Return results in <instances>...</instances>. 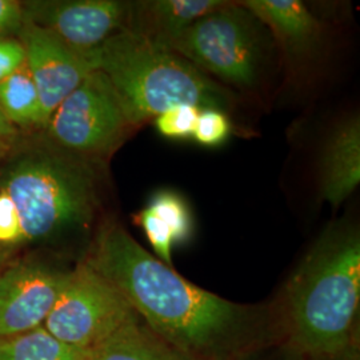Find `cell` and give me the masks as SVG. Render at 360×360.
I'll list each match as a JSON object with an SVG mask.
<instances>
[{
	"instance_id": "cell-1",
	"label": "cell",
	"mask_w": 360,
	"mask_h": 360,
	"mask_svg": "<svg viewBox=\"0 0 360 360\" xmlns=\"http://www.w3.org/2000/svg\"><path fill=\"white\" fill-rule=\"evenodd\" d=\"M84 262L184 359L238 360L283 340L272 302L243 304L207 291L153 257L115 221L99 229Z\"/></svg>"
},
{
	"instance_id": "cell-2",
	"label": "cell",
	"mask_w": 360,
	"mask_h": 360,
	"mask_svg": "<svg viewBox=\"0 0 360 360\" xmlns=\"http://www.w3.org/2000/svg\"><path fill=\"white\" fill-rule=\"evenodd\" d=\"M272 304L284 342L307 359L359 342V230L328 226Z\"/></svg>"
},
{
	"instance_id": "cell-3",
	"label": "cell",
	"mask_w": 360,
	"mask_h": 360,
	"mask_svg": "<svg viewBox=\"0 0 360 360\" xmlns=\"http://www.w3.org/2000/svg\"><path fill=\"white\" fill-rule=\"evenodd\" d=\"M86 56L110 80L135 127L180 104L221 111L231 105L227 90L188 60L129 31Z\"/></svg>"
},
{
	"instance_id": "cell-4",
	"label": "cell",
	"mask_w": 360,
	"mask_h": 360,
	"mask_svg": "<svg viewBox=\"0 0 360 360\" xmlns=\"http://www.w3.org/2000/svg\"><path fill=\"white\" fill-rule=\"evenodd\" d=\"M0 176V193L18 210L22 239L46 240L90 224L96 184L86 160L63 151L34 153L15 159Z\"/></svg>"
},
{
	"instance_id": "cell-5",
	"label": "cell",
	"mask_w": 360,
	"mask_h": 360,
	"mask_svg": "<svg viewBox=\"0 0 360 360\" xmlns=\"http://www.w3.org/2000/svg\"><path fill=\"white\" fill-rule=\"evenodd\" d=\"M257 23L240 3L227 1L188 27L169 50L206 75L248 89L257 83L262 63Z\"/></svg>"
},
{
	"instance_id": "cell-6",
	"label": "cell",
	"mask_w": 360,
	"mask_h": 360,
	"mask_svg": "<svg viewBox=\"0 0 360 360\" xmlns=\"http://www.w3.org/2000/svg\"><path fill=\"white\" fill-rule=\"evenodd\" d=\"M134 127L110 80L94 70L56 107L46 129L60 151L87 162L112 154Z\"/></svg>"
},
{
	"instance_id": "cell-7",
	"label": "cell",
	"mask_w": 360,
	"mask_h": 360,
	"mask_svg": "<svg viewBox=\"0 0 360 360\" xmlns=\"http://www.w3.org/2000/svg\"><path fill=\"white\" fill-rule=\"evenodd\" d=\"M138 318L115 287L82 262L70 271L43 327L58 340L87 352Z\"/></svg>"
},
{
	"instance_id": "cell-8",
	"label": "cell",
	"mask_w": 360,
	"mask_h": 360,
	"mask_svg": "<svg viewBox=\"0 0 360 360\" xmlns=\"http://www.w3.org/2000/svg\"><path fill=\"white\" fill-rule=\"evenodd\" d=\"M129 10L131 3L117 0L30 1L23 6V19L86 55L127 28Z\"/></svg>"
},
{
	"instance_id": "cell-9",
	"label": "cell",
	"mask_w": 360,
	"mask_h": 360,
	"mask_svg": "<svg viewBox=\"0 0 360 360\" xmlns=\"http://www.w3.org/2000/svg\"><path fill=\"white\" fill-rule=\"evenodd\" d=\"M70 271L25 262L0 274V338L43 327Z\"/></svg>"
},
{
	"instance_id": "cell-10",
	"label": "cell",
	"mask_w": 360,
	"mask_h": 360,
	"mask_svg": "<svg viewBox=\"0 0 360 360\" xmlns=\"http://www.w3.org/2000/svg\"><path fill=\"white\" fill-rule=\"evenodd\" d=\"M20 41L25 49L27 68L38 89L46 129L56 107L94 68L86 55L72 50L46 28L25 22Z\"/></svg>"
},
{
	"instance_id": "cell-11",
	"label": "cell",
	"mask_w": 360,
	"mask_h": 360,
	"mask_svg": "<svg viewBox=\"0 0 360 360\" xmlns=\"http://www.w3.org/2000/svg\"><path fill=\"white\" fill-rule=\"evenodd\" d=\"M221 0H150L131 3L124 31L168 49L196 20L224 6Z\"/></svg>"
},
{
	"instance_id": "cell-12",
	"label": "cell",
	"mask_w": 360,
	"mask_h": 360,
	"mask_svg": "<svg viewBox=\"0 0 360 360\" xmlns=\"http://www.w3.org/2000/svg\"><path fill=\"white\" fill-rule=\"evenodd\" d=\"M360 181L358 117L340 123L328 136L321 163V198L334 210L349 198Z\"/></svg>"
},
{
	"instance_id": "cell-13",
	"label": "cell",
	"mask_w": 360,
	"mask_h": 360,
	"mask_svg": "<svg viewBox=\"0 0 360 360\" xmlns=\"http://www.w3.org/2000/svg\"><path fill=\"white\" fill-rule=\"evenodd\" d=\"M259 23L269 27L288 56L312 51L322 37V25L299 0L239 1Z\"/></svg>"
},
{
	"instance_id": "cell-14",
	"label": "cell",
	"mask_w": 360,
	"mask_h": 360,
	"mask_svg": "<svg viewBox=\"0 0 360 360\" xmlns=\"http://www.w3.org/2000/svg\"><path fill=\"white\" fill-rule=\"evenodd\" d=\"M158 259L172 267V250L187 242L193 231V215L184 199L172 191L155 193L148 203L135 217Z\"/></svg>"
},
{
	"instance_id": "cell-15",
	"label": "cell",
	"mask_w": 360,
	"mask_h": 360,
	"mask_svg": "<svg viewBox=\"0 0 360 360\" xmlns=\"http://www.w3.org/2000/svg\"><path fill=\"white\" fill-rule=\"evenodd\" d=\"M84 360H187L168 347L142 322L127 323L101 345L86 352Z\"/></svg>"
},
{
	"instance_id": "cell-16",
	"label": "cell",
	"mask_w": 360,
	"mask_h": 360,
	"mask_svg": "<svg viewBox=\"0 0 360 360\" xmlns=\"http://www.w3.org/2000/svg\"><path fill=\"white\" fill-rule=\"evenodd\" d=\"M0 111L13 127H44L38 89L26 62L0 80Z\"/></svg>"
},
{
	"instance_id": "cell-17",
	"label": "cell",
	"mask_w": 360,
	"mask_h": 360,
	"mask_svg": "<svg viewBox=\"0 0 360 360\" xmlns=\"http://www.w3.org/2000/svg\"><path fill=\"white\" fill-rule=\"evenodd\" d=\"M86 352L52 336L44 327L0 338V360H84Z\"/></svg>"
},
{
	"instance_id": "cell-18",
	"label": "cell",
	"mask_w": 360,
	"mask_h": 360,
	"mask_svg": "<svg viewBox=\"0 0 360 360\" xmlns=\"http://www.w3.org/2000/svg\"><path fill=\"white\" fill-rule=\"evenodd\" d=\"M199 112L200 108L195 105H175L155 117V129L163 138L171 141L191 139Z\"/></svg>"
},
{
	"instance_id": "cell-19",
	"label": "cell",
	"mask_w": 360,
	"mask_h": 360,
	"mask_svg": "<svg viewBox=\"0 0 360 360\" xmlns=\"http://www.w3.org/2000/svg\"><path fill=\"white\" fill-rule=\"evenodd\" d=\"M231 122L224 111L215 108L200 110L193 129V139L203 147H219L229 141Z\"/></svg>"
},
{
	"instance_id": "cell-20",
	"label": "cell",
	"mask_w": 360,
	"mask_h": 360,
	"mask_svg": "<svg viewBox=\"0 0 360 360\" xmlns=\"http://www.w3.org/2000/svg\"><path fill=\"white\" fill-rule=\"evenodd\" d=\"M22 239V227L18 210L13 200L0 193V243H11Z\"/></svg>"
},
{
	"instance_id": "cell-21",
	"label": "cell",
	"mask_w": 360,
	"mask_h": 360,
	"mask_svg": "<svg viewBox=\"0 0 360 360\" xmlns=\"http://www.w3.org/2000/svg\"><path fill=\"white\" fill-rule=\"evenodd\" d=\"M25 62L26 55L20 40L0 38V80L11 75Z\"/></svg>"
},
{
	"instance_id": "cell-22",
	"label": "cell",
	"mask_w": 360,
	"mask_h": 360,
	"mask_svg": "<svg viewBox=\"0 0 360 360\" xmlns=\"http://www.w3.org/2000/svg\"><path fill=\"white\" fill-rule=\"evenodd\" d=\"M238 360H307V358L282 340L254 349Z\"/></svg>"
},
{
	"instance_id": "cell-23",
	"label": "cell",
	"mask_w": 360,
	"mask_h": 360,
	"mask_svg": "<svg viewBox=\"0 0 360 360\" xmlns=\"http://www.w3.org/2000/svg\"><path fill=\"white\" fill-rule=\"evenodd\" d=\"M25 25L23 6L16 0H0V38L22 30Z\"/></svg>"
},
{
	"instance_id": "cell-24",
	"label": "cell",
	"mask_w": 360,
	"mask_h": 360,
	"mask_svg": "<svg viewBox=\"0 0 360 360\" xmlns=\"http://www.w3.org/2000/svg\"><path fill=\"white\" fill-rule=\"evenodd\" d=\"M307 360H360V340L331 355H324V356Z\"/></svg>"
},
{
	"instance_id": "cell-25",
	"label": "cell",
	"mask_w": 360,
	"mask_h": 360,
	"mask_svg": "<svg viewBox=\"0 0 360 360\" xmlns=\"http://www.w3.org/2000/svg\"><path fill=\"white\" fill-rule=\"evenodd\" d=\"M15 136H16V129L0 111V150L7 151Z\"/></svg>"
},
{
	"instance_id": "cell-26",
	"label": "cell",
	"mask_w": 360,
	"mask_h": 360,
	"mask_svg": "<svg viewBox=\"0 0 360 360\" xmlns=\"http://www.w3.org/2000/svg\"><path fill=\"white\" fill-rule=\"evenodd\" d=\"M4 260H6V252H4V251L0 248V267L3 266Z\"/></svg>"
},
{
	"instance_id": "cell-27",
	"label": "cell",
	"mask_w": 360,
	"mask_h": 360,
	"mask_svg": "<svg viewBox=\"0 0 360 360\" xmlns=\"http://www.w3.org/2000/svg\"><path fill=\"white\" fill-rule=\"evenodd\" d=\"M6 153H7V151H4V150H0V158H1L3 155L6 154Z\"/></svg>"
}]
</instances>
